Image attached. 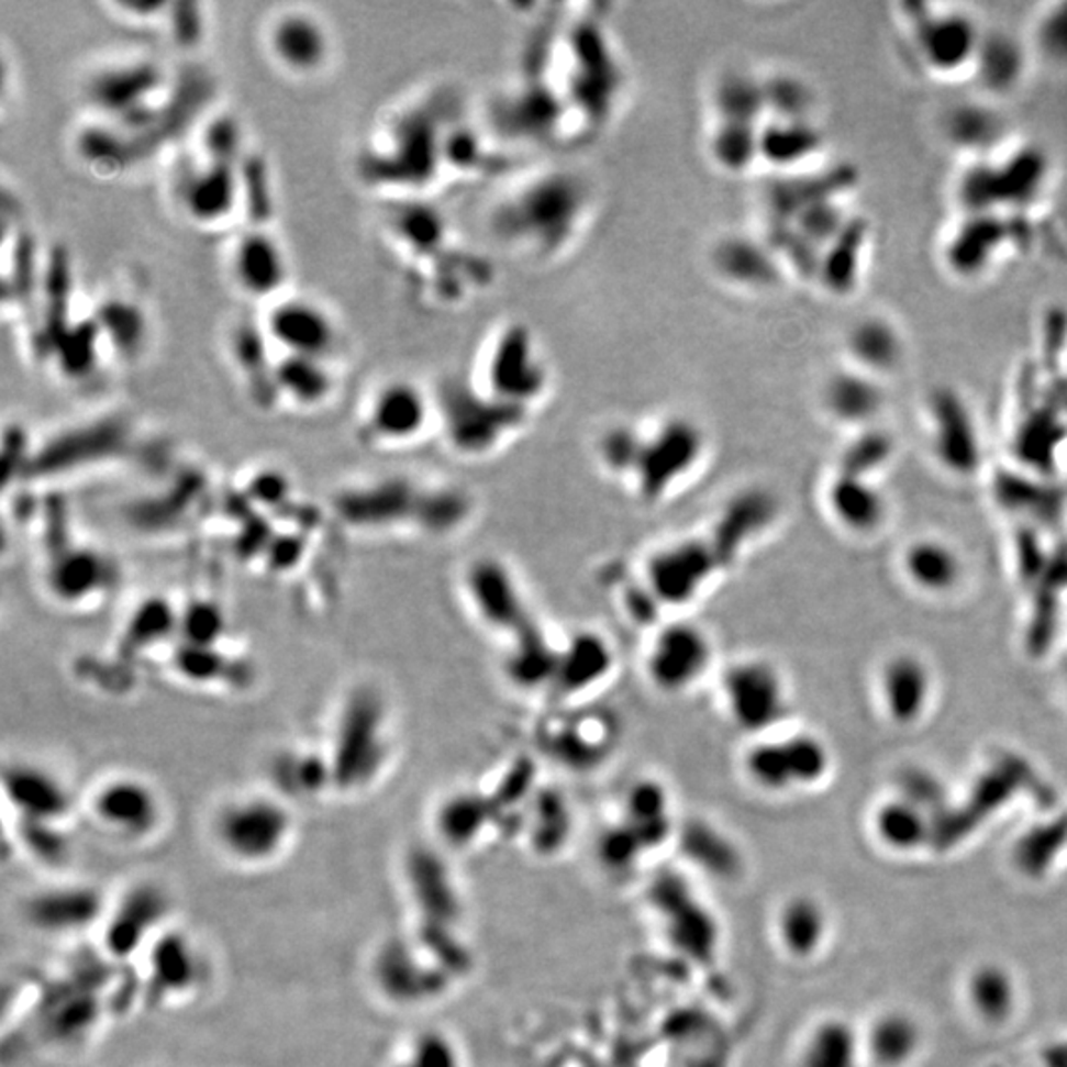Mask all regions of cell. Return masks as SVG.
<instances>
[{
    "mask_svg": "<svg viewBox=\"0 0 1067 1067\" xmlns=\"http://www.w3.org/2000/svg\"><path fill=\"white\" fill-rule=\"evenodd\" d=\"M599 194L581 170L540 165L510 178L487 212L492 244L532 265L566 259L589 234Z\"/></svg>",
    "mask_w": 1067,
    "mask_h": 1067,
    "instance_id": "cell-1",
    "label": "cell"
},
{
    "mask_svg": "<svg viewBox=\"0 0 1067 1067\" xmlns=\"http://www.w3.org/2000/svg\"><path fill=\"white\" fill-rule=\"evenodd\" d=\"M208 836L215 854L235 870H269L293 848L297 813L267 787L242 791L215 804Z\"/></svg>",
    "mask_w": 1067,
    "mask_h": 1067,
    "instance_id": "cell-2",
    "label": "cell"
},
{
    "mask_svg": "<svg viewBox=\"0 0 1067 1067\" xmlns=\"http://www.w3.org/2000/svg\"><path fill=\"white\" fill-rule=\"evenodd\" d=\"M467 380L492 400L532 415L554 392V366L529 323L504 319L480 338Z\"/></svg>",
    "mask_w": 1067,
    "mask_h": 1067,
    "instance_id": "cell-3",
    "label": "cell"
},
{
    "mask_svg": "<svg viewBox=\"0 0 1067 1067\" xmlns=\"http://www.w3.org/2000/svg\"><path fill=\"white\" fill-rule=\"evenodd\" d=\"M1049 160L1036 145L1002 143L989 155L970 158L957 182L960 214L1020 215L1048 187Z\"/></svg>",
    "mask_w": 1067,
    "mask_h": 1067,
    "instance_id": "cell-4",
    "label": "cell"
},
{
    "mask_svg": "<svg viewBox=\"0 0 1067 1067\" xmlns=\"http://www.w3.org/2000/svg\"><path fill=\"white\" fill-rule=\"evenodd\" d=\"M326 752L333 793L364 794L380 781L390 762V718L382 698L358 690L346 700Z\"/></svg>",
    "mask_w": 1067,
    "mask_h": 1067,
    "instance_id": "cell-5",
    "label": "cell"
},
{
    "mask_svg": "<svg viewBox=\"0 0 1067 1067\" xmlns=\"http://www.w3.org/2000/svg\"><path fill=\"white\" fill-rule=\"evenodd\" d=\"M901 29L915 66L930 78L953 81L972 76L987 30L953 4H901Z\"/></svg>",
    "mask_w": 1067,
    "mask_h": 1067,
    "instance_id": "cell-6",
    "label": "cell"
},
{
    "mask_svg": "<svg viewBox=\"0 0 1067 1067\" xmlns=\"http://www.w3.org/2000/svg\"><path fill=\"white\" fill-rule=\"evenodd\" d=\"M435 408L447 445L467 459L497 453L530 422V413L480 393L467 376L441 384L435 390Z\"/></svg>",
    "mask_w": 1067,
    "mask_h": 1067,
    "instance_id": "cell-7",
    "label": "cell"
},
{
    "mask_svg": "<svg viewBox=\"0 0 1067 1067\" xmlns=\"http://www.w3.org/2000/svg\"><path fill=\"white\" fill-rule=\"evenodd\" d=\"M710 451V437L694 418L665 413L641 425V447L631 487L645 504H658L694 475Z\"/></svg>",
    "mask_w": 1067,
    "mask_h": 1067,
    "instance_id": "cell-8",
    "label": "cell"
},
{
    "mask_svg": "<svg viewBox=\"0 0 1067 1067\" xmlns=\"http://www.w3.org/2000/svg\"><path fill=\"white\" fill-rule=\"evenodd\" d=\"M138 1000L147 1009H177L200 999L212 982V959L192 931L173 923L133 965Z\"/></svg>",
    "mask_w": 1067,
    "mask_h": 1067,
    "instance_id": "cell-9",
    "label": "cell"
},
{
    "mask_svg": "<svg viewBox=\"0 0 1067 1067\" xmlns=\"http://www.w3.org/2000/svg\"><path fill=\"white\" fill-rule=\"evenodd\" d=\"M89 823L109 843L138 848L157 841L167 824V804L141 775L115 774L91 787L84 807Z\"/></svg>",
    "mask_w": 1067,
    "mask_h": 1067,
    "instance_id": "cell-10",
    "label": "cell"
},
{
    "mask_svg": "<svg viewBox=\"0 0 1067 1067\" xmlns=\"http://www.w3.org/2000/svg\"><path fill=\"white\" fill-rule=\"evenodd\" d=\"M449 972L412 931L378 941L366 967L374 994L398 1010L420 1009L441 999Z\"/></svg>",
    "mask_w": 1067,
    "mask_h": 1067,
    "instance_id": "cell-11",
    "label": "cell"
},
{
    "mask_svg": "<svg viewBox=\"0 0 1067 1067\" xmlns=\"http://www.w3.org/2000/svg\"><path fill=\"white\" fill-rule=\"evenodd\" d=\"M177 923L175 900L155 880H138L123 890L109 893L108 911L99 927L98 949L108 959L133 967L141 955Z\"/></svg>",
    "mask_w": 1067,
    "mask_h": 1067,
    "instance_id": "cell-12",
    "label": "cell"
},
{
    "mask_svg": "<svg viewBox=\"0 0 1067 1067\" xmlns=\"http://www.w3.org/2000/svg\"><path fill=\"white\" fill-rule=\"evenodd\" d=\"M720 696L727 720L752 740L779 732L791 712L783 670L764 656H745L725 666Z\"/></svg>",
    "mask_w": 1067,
    "mask_h": 1067,
    "instance_id": "cell-13",
    "label": "cell"
},
{
    "mask_svg": "<svg viewBox=\"0 0 1067 1067\" xmlns=\"http://www.w3.org/2000/svg\"><path fill=\"white\" fill-rule=\"evenodd\" d=\"M833 764L831 749L811 732H775L754 740L742 755L745 779L762 793L787 794L823 781Z\"/></svg>",
    "mask_w": 1067,
    "mask_h": 1067,
    "instance_id": "cell-14",
    "label": "cell"
},
{
    "mask_svg": "<svg viewBox=\"0 0 1067 1067\" xmlns=\"http://www.w3.org/2000/svg\"><path fill=\"white\" fill-rule=\"evenodd\" d=\"M437 425L435 392L412 378L378 384L360 413V437L378 449H398L422 440Z\"/></svg>",
    "mask_w": 1067,
    "mask_h": 1067,
    "instance_id": "cell-15",
    "label": "cell"
},
{
    "mask_svg": "<svg viewBox=\"0 0 1067 1067\" xmlns=\"http://www.w3.org/2000/svg\"><path fill=\"white\" fill-rule=\"evenodd\" d=\"M725 571L708 536H690L653 549L643 566V586L660 608L682 609L704 596Z\"/></svg>",
    "mask_w": 1067,
    "mask_h": 1067,
    "instance_id": "cell-16",
    "label": "cell"
},
{
    "mask_svg": "<svg viewBox=\"0 0 1067 1067\" xmlns=\"http://www.w3.org/2000/svg\"><path fill=\"white\" fill-rule=\"evenodd\" d=\"M714 641L692 621H670L656 629L645 653L646 682L665 696H682L710 675Z\"/></svg>",
    "mask_w": 1067,
    "mask_h": 1067,
    "instance_id": "cell-17",
    "label": "cell"
},
{
    "mask_svg": "<svg viewBox=\"0 0 1067 1067\" xmlns=\"http://www.w3.org/2000/svg\"><path fill=\"white\" fill-rule=\"evenodd\" d=\"M109 896L96 883L52 880L22 901V915L32 930L54 940H78L96 933L105 918Z\"/></svg>",
    "mask_w": 1067,
    "mask_h": 1067,
    "instance_id": "cell-18",
    "label": "cell"
},
{
    "mask_svg": "<svg viewBox=\"0 0 1067 1067\" xmlns=\"http://www.w3.org/2000/svg\"><path fill=\"white\" fill-rule=\"evenodd\" d=\"M463 593L475 618L492 633L512 638L536 625L519 576L504 559H473L463 574Z\"/></svg>",
    "mask_w": 1067,
    "mask_h": 1067,
    "instance_id": "cell-19",
    "label": "cell"
},
{
    "mask_svg": "<svg viewBox=\"0 0 1067 1067\" xmlns=\"http://www.w3.org/2000/svg\"><path fill=\"white\" fill-rule=\"evenodd\" d=\"M708 271L715 284L735 294L774 293L783 284V264L762 234L725 232L718 235L705 254Z\"/></svg>",
    "mask_w": 1067,
    "mask_h": 1067,
    "instance_id": "cell-20",
    "label": "cell"
},
{
    "mask_svg": "<svg viewBox=\"0 0 1067 1067\" xmlns=\"http://www.w3.org/2000/svg\"><path fill=\"white\" fill-rule=\"evenodd\" d=\"M4 799L14 811L16 831H68L79 803L66 781L34 764L4 771Z\"/></svg>",
    "mask_w": 1067,
    "mask_h": 1067,
    "instance_id": "cell-21",
    "label": "cell"
},
{
    "mask_svg": "<svg viewBox=\"0 0 1067 1067\" xmlns=\"http://www.w3.org/2000/svg\"><path fill=\"white\" fill-rule=\"evenodd\" d=\"M265 336L281 356H307L333 360L341 341L331 311L309 297H279L267 307Z\"/></svg>",
    "mask_w": 1067,
    "mask_h": 1067,
    "instance_id": "cell-22",
    "label": "cell"
},
{
    "mask_svg": "<svg viewBox=\"0 0 1067 1067\" xmlns=\"http://www.w3.org/2000/svg\"><path fill=\"white\" fill-rule=\"evenodd\" d=\"M1004 214H963L947 230L941 244V257L947 271L960 279H979L990 274L1009 249L1019 245V224Z\"/></svg>",
    "mask_w": 1067,
    "mask_h": 1067,
    "instance_id": "cell-23",
    "label": "cell"
},
{
    "mask_svg": "<svg viewBox=\"0 0 1067 1067\" xmlns=\"http://www.w3.org/2000/svg\"><path fill=\"white\" fill-rule=\"evenodd\" d=\"M264 42L275 66L293 78H314L333 58L331 32L309 10L289 9L274 14L267 22Z\"/></svg>",
    "mask_w": 1067,
    "mask_h": 1067,
    "instance_id": "cell-24",
    "label": "cell"
},
{
    "mask_svg": "<svg viewBox=\"0 0 1067 1067\" xmlns=\"http://www.w3.org/2000/svg\"><path fill=\"white\" fill-rule=\"evenodd\" d=\"M431 489H422L408 479L378 480L353 489L341 507L344 519L358 529L388 530L402 524H418L425 530Z\"/></svg>",
    "mask_w": 1067,
    "mask_h": 1067,
    "instance_id": "cell-25",
    "label": "cell"
},
{
    "mask_svg": "<svg viewBox=\"0 0 1067 1067\" xmlns=\"http://www.w3.org/2000/svg\"><path fill=\"white\" fill-rule=\"evenodd\" d=\"M402 871L408 898L420 920L415 931L453 935L449 925L457 920L459 896L440 853L412 848L403 858Z\"/></svg>",
    "mask_w": 1067,
    "mask_h": 1067,
    "instance_id": "cell-26",
    "label": "cell"
},
{
    "mask_svg": "<svg viewBox=\"0 0 1067 1067\" xmlns=\"http://www.w3.org/2000/svg\"><path fill=\"white\" fill-rule=\"evenodd\" d=\"M777 516L779 504L771 490H740L718 512L714 526L705 536L714 544L725 569L732 568L747 548H752L774 529Z\"/></svg>",
    "mask_w": 1067,
    "mask_h": 1067,
    "instance_id": "cell-27",
    "label": "cell"
},
{
    "mask_svg": "<svg viewBox=\"0 0 1067 1067\" xmlns=\"http://www.w3.org/2000/svg\"><path fill=\"white\" fill-rule=\"evenodd\" d=\"M235 287L255 301L271 303L284 293L289 265L281 244L264 230L237 235L227 255Z\"/></svg>",
    "mask_w": 1067,
    "mask_h": 1067,
    "instance_id": "cell-28",
    "label": "cell"
},
{
    "mask_svg": "<svg viewBox=\"0 0 1067 1067\" xmlns=\"http://www.w3.org/2000/svg\"><path fill=\"white\" fill-rule=\"evenodd\" d=\"M931 447L951 470L970 473L979 465L980 443L977 425L967 403L953 390L931 392L927 400Z\"/></svg>",
    "mask_w": 1067,
    "mask_h": 1067,
    "instance_id": "cell-29",
    "label": "cell"
},
{
    "mask_svg": "<svg viewBox=\"0 0 1067 1067\" xmlns=\"http://www.w3.org/2000/svg\"><path fill=\"white\" fill-rule=\"evenodd\" d=\"M178 200L188 220L198 225L225 224L240 202V180L230 160L204 157L178 182Z\"/></svg>",
    "mask_w": 1067,
    "mask_h": 1067,
    "instance_id": "cell-30",
    "label": "cell"
},
{
    "mask_svg": "<svg viewBox=\"0 0 1067 1067\" xmlns=\"http://www.w3.org/2000/svg\"><path fill=\"white\" fill-rule=\"evenodd\" d=\"M905 356L903 331L886 314H864L844 336L843 363L881 382L900 370Z\"/></svg>",
    "mask_w": 1067,
    "mask_h": 1067,
    "instance_id": "cell-31",
    "label": "cell"
},
{
    "mask_svg": "<svg viewBox=\"0 0 1067 1067\" xmlns=\"http://www.w3.org/2000/svg\"><path fill=\"white\" fill-rule=\"evenodd\" d=\"M819 398L823 412L851 430H870L886 403L881 380L844 363L824 378Z\"/></svg>",
    "mask_w": 1067,
    "mask_h": 1067,
    "instance_id": "cell-32",
    "label": "cell"
},
{
    "mask_svg": "<svg viewBox=\"0 0 1067 1067\" xmlns=\"http://www.w3.org/2000/svg\"><path fill=\"white\" fill-rule=\"evenodd\" d=\"M880 700L893 724L920 722L930 708L933 676L930 666L911 653L893 655L883 663L878 678Z\"/></svg>",
    "mask_w": 1067,
    "mask_h": 1067,
    "instance_id": "cell-33",
    "label": "cell"
},
{
    "mask_svg": "<svg viewBox=\"0 0 1067 1067\" xmlns=\"http://www.w3.org/2000/svg\"><path fill=\"white\" fill-rule=\"evenodd\" d=\"M823 131L813 119H765L759 131V167L774 177L801 175L813 158L821 157Z\"/></svg>",
    "mask_w": 1067,
    "mask_h": 1067,
    "instance_id": "cell-34",
    "label": "cell"
},
{
    "mask_svg": "<svg viewBox=\"0 0 1067 1067\" xmlns=\"http://www.w3.org/2000/svg\"><path fill=\"white\" fill-rule=\"evenodd\" d=\"M615 648L605 635L583 629L559 645L558 670L554 686L559 694L579 696L598 688L615 668Z\"/></svg>",
    "mask_w": 1067,
    "mask_h": 1067,
    "instance_id": "cell-35",
    "label": "cell"
},
{
    "mask_svg": "<svg viewBox=\"0 0 1067 1067\" xmlns=\"http://www.w3.org/2000/svg\"><path fill=\"white\" fill-rule=\"evenodd\" d=\"M870 227L864 220L853 218L833 244L824 249L813 284L833 297H851L860 287V279L870 262Z\"/></svg>",
    "mask_w": 1067,
    "mask_h": 1067,
    "instance_id": "cell-36",
    "label": "cell"
},
{
    "mask_svg": "<svg viewBox=\"0 0 1067 1067\" xmlns=\"http://www.w3.org/2000/svg\"><path fill=\"white\" fill-rule=\"evenodd\" d=\"M824 502L834 522L858 536L878 532L888 519L886 497L871 485V480L843 470L829 480Z\"/></svg>",
    "mask_w": 1067,
    "mask_h": 1067,
    "instance_id": "cell-37",
    "label": "cell"
},
{
    "mask_svg": "<svg viewBox=\"0 0 1067 1067\" xmlns=\"http://www.w3.org/2000/svg\"><path fill=\"white\" fill-rule=\"evenodd\" d=\"M269 791L293 804L314 803L333 794V775L324 754L287 749L277 755L269 767Z\"/></svg>",
    "mask_w": 1067,
    "mask_h": 1067,
    "instance_id": "cell-38",
    "label": "cell"
},
{
    "mask_svg": "<svg viewBox=\"0 0 1067 1067\" xmlns=\"http://www.w3.org/2000/svg\"><path fill=\"white\" fill-rule=\"evenodd\" d=\"M901 569L913 588L935 598L955 591L965 576L959 552L941 538L913 540L903 549Z\"/></svg>",
    "mask_w": 1067,
    "mask_h": 1067,
    "instance_id": "cell-39",
    "label": "cell"
},
{
    "mask_svg": "<svg viewBox=\"0 0 1067 1067\" xmlns=\"http://www.w3.org/2000/svg\"><path fill=\"white\" fill-rule=\"evenodd\" d=\"M1029 44L1004 32H985L972 78H977L985 93L1000 98L1022 86L1032 64Z\"/></svg>",
    "mask_w": 1067,
    "mask_h": 1067,
    "instance_id": "cell-40",
    "label": "cell"
},
{
    "mask_svg": "<svg viewBox=\"0 0 1067 1067\" xmlns=\"http://www.w3.org/2000/svg\"><path fill=\"white\" fill-rule=\"evenodd\" d=\"M336 388L333 360L281 356L274 368V393L294 408L314 410L333 398Z\"/></svg>",
    "mask_w": 1067,
    "mask_h": 1067,
    "instance_id": "cell-41",
    "label": "cell"
},
{
    "mask_svg": "<svg viewBox=\"0 0 1067 1067\" xmlns=\"http://www.w3.org/2000/svg\"><path fill=\"white\" fill-rule=\"evenodd\" d=\"M559 645L549 641L538 623L510 638L504 656V675L520 690H540L554 686L558 670Z\"/></svg>",
    "mask_w": 1067,
    "mask_h": 1067,
    "instance_id": "cell-42",
    "label": "cell"
},
{
    "mask_svg": "<svg viewBox=\"0 0 1067 1067\" xmlns=\"http://www.w3.org/2000/svg\"><path fill=\"white\" fill-rule=\"evenodd\" d=\"M489 821V801L477 791L460 789L441 799L433 813V831L441 844L465 848L479 838Z\"/></svg>",
    "mask_w": 1067,
    "mask_h": 1067,
    "instance_id": "cell-43",
    "label": "cell"
},
{
    "mask_svg": "<svg viewBox=\"0 0 1067 1067\" xmlns=\"http://www.w3.org/2000/svg\"><path fill=\"white\" fill-rule=\"evenodd\" d=\"M625 813L621 824L638 844L660 843L670 833V797L655 779H643L625 794Z\"/></svg>",
    "mask_w": 1067,
    "mask_h": 1067,
    "instance_id": "cell-44",
    "label": "cell"
},
{
    "mask_svg": "<svg viewBox=\"0 0 1067 1067\" xmlns=\"http://www.w3.org/2000/svg\"><path fill=\"white\" fill-rule=\"evenodd\" d=\"M777 933L785 949L794 957H809L823 945L826 915L819 901L797 896L777 915Z\"/></svg>",
    "mask_w": 1067,
    "mask_h": 1067,
    "instance_id": "cell-45",
    "label": "cell"
},
{
    "mask_svg": "<svg viewBox=\"0 0 1067 1067\" xmlns=\"http://www.w3.org/2000/svg\"><path fill=\"white\" fill-rule=\"evenodd\" d=\"M384 1067H465V1054L449 1032L431 1026L402 1040Z\"/></svg>",
    "mask_w": 1067,
    "mask_h": 1067,
    "instance_id": "cell-46",
    "label": "cell"
},
{
    "mask_svg": "<svg viewBox=\"0 0 1067 1067\" xmlns=\"http://www.w3.org/2000/svg\"><path fill=\"white\" fill-rule=\"evenodd\" d=\"M858 1036L843 1020H824L804 1040L799 1067H856Z\"/></svg>",
    "mask_w": 1067,
    "mask_h": 1067,
    "instance_id": "cell-47",
    "label": "cell"
},
{
    "mask_svg": "<svg viewBox=\"0 0 1067 1067\" xmlns=\"http://www.w3.org/2000/svg\"><path fill=\"white\" fill-rule=\"evenodd\" d=\"M1034 62L1056 71H1067V2H1054L1040 9L1032 20L1029 38Z\"/></svg>",
    "mask_w": 1067,
    "mask_h": 1067,
    "instance_id": "cell-48",
    "label": "cell"
},
{
    "mask_svg": "<svg viewBox=\"0 0 1067 1067\" xmlns=\"http://www.w3.org/2000/svg\"><path fill=\"white\" fill-rule=\"evenodd\" d=\"M918 1046H920V1029L905 1014L881 1016L874 1024L868 1036L871 1058L880 1066H901L918 1052Z\"/></svg>",
    "mask_w": 1067,
    "mask_h": 1067,
    "instance_id": "cell-49",
    "label": "cell"
},
{
    "mask_svg": "<svg viewBox=\"0 0 1067 1067\" xmlns=\"http://www.w3.org/2000/svg\"><path fill=\"white\" fill-rule=\"evenodd\" d=\"M641 447V425L619 422L603 427L596 441L601 469L615 479L631 480Z\"/></svg>",
    "mask_w": 1067,
    "mask_h": 1067,
    "instance_id": "cell-50",
    "label": "cell"
},
{
    "mask_svg": "<svg viewBox=\"0 0 1067 1067\" xmlns=\"http://www.w3.org/2000/svg\"><path fill=\"white\" fill-rule=\"evenodd\" d=\"M925 819L911 801H888L876 813V833L881 843L898 851H911L925 838Z\"/></svg>",
    "mask_w": 1067,
    "mask_h": 1067,
    "instance_id": "cell-51",
    "label": "cell"
},
{
    "mask_svg": "<svg viewBox=\"0 0 1067 1067\" xmlns=\"http://www.w3.org/2000/svg\"><path fill=\"white\" fill-rule=\"evenodd\" d=\"M970 1002L982 1019L1000 1022L1014 1007V985L999 967L979 969L970 979Z\"/></svg>",
    "mask_w": 1067,
    "mask_h": 1067,
    "instance_id": "cell-52",
    "label": "cell"
},
{
    "mask_svg": "<svg viewBox=\"0 0 1067 1067\" xmlns=\"http://www.w3.org/2000/svg\"><path fill=\"white\" fill-rule=\"evenodd\" d=\"M890 453L891 441L870 427L866 433H862L853 447H848L844 453L841 470L870 479L871 470L878 469L890 459Z\"/></svg>",
    "mask_w": 1067,
    "mask_h": 1067,
    "instance_id": "cell-53",
    "label": "cell"
}]
</instances>
